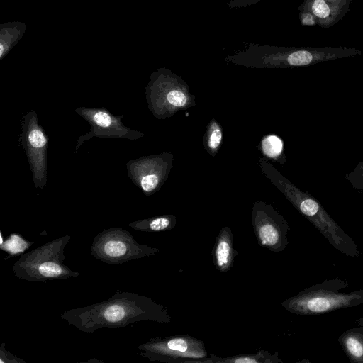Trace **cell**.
Returning <instances> with one entry per match:
<instances>
[{
	"instance_id": "1",
	"label": "cell",
	"mask_w": 363,
	"mask_h": 363,
	"mask_svg": "<svg viewBox=\"0 0 363 363\" xmlns=\"http://www.w3.org/2000/svg\"><path fill=\"white\" fill-rule=\"evenodd\" d=\"M60 318L80 331L92 333L108 328H116L140 321L167 323V308L150 298L133 292H118L110 298L64 312Z\"/></svg>"
},
{
	"instance_id": "2",
	"label": "cell",
	"mask_w": 363,
	"mask_h": 363,
	"mask_svg": "<svg viewBox=\"0 0 363 363\" xmlns=\"http://www.w3.org/2000/svg\"><path fill=\"white\" fill-rule=\"evenodd\" d=\"M362 54L361 50L346 46L283 47L250 43L245 49L227 56L225 61L250 68H292Z\"/></svg>"
},
{
	"instance_id": "3",
	"label": "cell",
	"mask_w": 363,
	"mask_h": 363,
	"mask_svg": "<svg viewBox=\"0 0 363 363\" xmlns=\"http://www.w3.org/2000/svg\"><path fill=\"white\" fill-rule=\"evenodd\" d=\"M348 282L341 278L326 279L301 291L281 303L289 312L301 315H318L363 303V289L342 292Z\"/></svg>"
},
{
	"instance_id": "4",
	"label": "cell",
	"mask_w": 363,
	"mask_h": 363,
	"mask_svg": "<svg viewBox=\"0 0 363 363\" xmlns=\"http://www.w3.org/2000/svg\"><path fill=\"white\" fill-rule=\"evenodd\" d=\"M70 238L69 235L55 238L22 254L12 268L15 276L23 280L40 282L78 277L79 272L64 264V252Z\"/></svg>"
},
{
	"instance_id": "5",
	"label": "cell",
	"mask_w": 363,
	"mask_h": 363,
	"mask_svg": "<svg viewBox=\"0 0 363 363\" xmlns=\"http://www.w3.org/2000/svg\"><path fill=\"white\" fill-rule=\"evenodd\" d=\"M145 96L148 109L160 120L196 106L195 96L186 82L165 68L152 74L145 89Z\"/></svg>"
},
{
	"instance_id": "6",
	"label": "cell",
	"mask_w": 363,
	"mask_h": 363,
	"mask_svg": "<svg viewBox=\"0 0 363 363\" xmlns=\"http://www.w3.org/2000/svg\"><path fill=\"white\" fill-rule=\"evenodd\" d=\"M140 355L165 363H213L204 342L189 335L152 338L139 346Z\"/></svg>"
},
{
	"instance_id": "7",
	"label": "cell",
	"mask_w": 363,
	"mask_h": 363,
	"mask_svg": "<svg viewBox=\"0 0 363 363\" xmlns=\"http://www.w3.org/2000/svg\"><path fill=\"white\" fill-rule=\"evenodd\" d=\"M159 249L138 242L132 234L118 227H111L97 234L91 246L96 259L109 264H119L159 252Z\"/></svg>"
},
{
	"instance_id": "8",
	"label": "cell",
	"mask_w": 363,
	"mask_h": 363,
	"mask_svg": "<svg viewBox=\"0 0 363 363\" xmlns=\"http://www.w3.org/2000/svg\"><path fill=\"white\" fill-rule=\"evenodd\" d=\"M21 129L19 141L26 154L34 185L43 189L47 183L48 138L35 111L30 110L23 116Z\"/></svg>"
},
{
	"instance_id": "9",
	"label": "cell",
	"mask_w": 363,
	"mask_h": 363,
	"mask_svg": "<svg viewBox=\"0 0 363 363\" xmlns=\"http://www.w3.org/2000/svg\"><path fill=\"white\" fill-rule=\"evenodd\" d=\"M251 215L258 245L274 252L285 250L290 227L283 216L264 201L254 202Z\"/></svg>"
},
{
	"instance_id": "10",
	"label": "cell",
	"mask_w": 363,
	"mask_h": 363,
	"mask_svg": "<svg viewBox=\"0 0 363 363\" xmlns=\"http://www.w3.org/2000/svg\"><path fill=\"white\" fill-rule=\"evenodd\" d=\"M173 160V154L167 152L130 160L126 163L128 177L145 196H150L158 191L167 179Z\"/></svg>"
},
{
	"instance_id": "11",
	"label": "cell",
	"mask_w": 363,
	"mask_h": 363,
	"mask_svg": "<svg viewBox=\"0 0 363 363\" xmlns=\"http://www.w3.org/2000/svg\"><path fill=\"white\" fill-rule=\"evenodd\" d=\"M74 111L90 125V131L79 137L75 153L84 142L93 137L138 140L144 136V133L124 125L123 115L116 116L105 108L77 107Z\"/></svg>"
},
{
	"instance_id": "12",
	"label": "cell",
	"mask_w": 363,
	"mask_h": 363,
	"mask_svg": "<svg viewBox=\"0 0 363 363\" xmlns=\"http://www.w3.org/2000/svg\"><path fill=\"white\" fill-rule=\"evenodd\" d=\"M352 0H303L298 11L311 13L316 23L327 28L337 23L350 10Z\"/></svg>"
},
{
	"instance_id": "13",
	"label": "cell",
	"mask_w": 363,
	"mask_h": 363,
	"mask_svg": "<svg viewBox=\"0 0 363 363\" xmlns=\"http://www.w3.org/2000/svg\"><path fill=\"white\" fill-rule=\"evenodd\" d=\"M237 255L232 231L228 226H225L216 236L212 249L213 262L216 269L221 273L228 272L232 267Z\"/></svg>"
},
{
	"instance_id": "14",
	"label": "cell",
	"mask_w": 363,
	"mask_h": 363,
	"mask_svg": "<svg viewBox=\"0 0 363 363\" xmlns=\"http://www.w3.org/2000/svg\"><path fill=\"white\" fill-rule=\"evenodd\" d=\"M338 342L350 362L363 363V326L346 330Z\"/></svg>"
},
{
	"instance_id": "15",
	"label": "cell",
	"mask_w": 363,
	"mask_h": 363,
	"mask_svg": "<svg viewBox=\"0 0 363 363\" xmlns=\"http://www.w3.org/2000/svg\"><path fill=\"white\" fill-rule=\"evenodd\" d=\"M176 223L174 215H162L131 222L128 226L140 232L158 233L173 229Z\"/></svg>"
},
{
	"instance_id": "16",
	"label": "cell",
	"mask_w": 363,
	"mask_h": 363,
	"mask_svg": "<svg viewBox=\"0 0 363 363\" xmlns=\"http://www.w3.org/2000/svg\"><path fill=\"white\" fill-rule=\"evenodd\" d=\"M213 363H282L278 352L259 351L255 354H240L228 357H218L212 354Z\"/></svg>"
},
{
	"instance_id": "17",
	"label": "cell",
	"mask_w": 363,
	"mask_h": 363,
	"mask_svg": "<svg viewBox=\"0 0 363 363\" xmlns=\"http://www.w3.org/2000/svg\"><path fill=\"white\" fill-rule=\"evenodd\" d=\"M223 129L216 118H212L207 125L203 135V144L206 152L215 157L222 144Z\"/></svg>"
},
{
	"instance_id": "18",
	"label": "cell",
	"mask_w": 363,
	"mask_h": 363,
	"mask_svg": "<svg viewBox=\"0 0 363 363\" xmlns=\"http://www.w3.org/2000/svg\"><path fill=\"white\" fill-rule=\"evenodd\" d=\"M260 149L262 154L268 158L284 164L286 157L284 153V143L276 135H267L261 140Z\"/></svg>"
},
{
	"instance_id": "19",
	"label": "cell",
	"mask_w": 363,
	"mask_h": 363,
	"mask_svg": "<svg viewBox=\"0 0 363 363\" xmlns=\"http://www.w3.org/2000/svg\"><path fill=\"white\" fill-rule=\"evenodd\" d=\"M351 184L358 189H363V162H359L348 176Z\"/></svg>"
},
{
	"instance_id": "20",
	"label": "cell",
	"mask_w": 363,
	"mask_h": 363,
	"mask_svg": "<svg viewBox=\"0 0 363 363\" xmlns=\"http://www.w3.org/2000/svg\"><path fill=\"white\" fill-rule=\"evenodd\" d=\"M0 362L1 363H26L23 359L13 355L5 348V343L2 342L0 347Z\"/></svg>"
},
{
	"instance_id": "21",
	"label": "cell",
	"mask_w": 363,
	"mask_h": 363,
	"mask_svg": "<svg viewBox=\"0 0 363 363\" xmlns=\"http://www.w3.org/2000/svg\"><path fill=\"white\" fill-rule=\"evenodd\" d=\"M261 0H230L228 7L230 9L243 8L254 5Z\"/></svg>"
},
{
	"instance_id": "22",
	"label": "cell",
	"mask_w": 363,
	"mask_h": 363,
	"mask_svg": "<svg viewBox=\"0 0 363 363\" xmlns=\"http://www.w3.org/2000/svg\"><path fill=\"white\" fill-rule=\"evenodd\" d=\"M299 19L303 26L317 25L315 17L308 12L299 11Z\"/></svg>"
},
{
	"instance_id": "23",
	"label": "cell",
	"mask_w": 363,
	"mask_h": 363,
	"mask_svg": "<svg viewBox=\"0 0 363 363\" xmlns=\"http://www.w3.org/2000/svg\"><path fill=\"white\" fill-rule=\"evenodd\" d=\"M357 323L361 325V326H363V317H361L360 318H359L357 320Z\"/></svg>"
},
{
	"instance_id": "24",
	"label": "cell",
	"mask_w": 363,
	"mask_h": 363,
	"mask_svg": "<svg viewBox=\"0 0 363 363\" xmlns=\"http://www.w3.org/2000/svg\"><path fill=\"white\" fill-rule=\"evenodd\" d=\"M4 52V46L2 44L0 45V57H2Z\"/></svg>"
}]
</instances>
